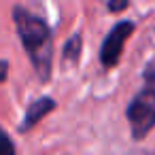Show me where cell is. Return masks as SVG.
I'll return each mask as SVG.
<instances>
[{
	"mask_svg": "<svg viewBox=\"0 0 155 155\" xmlns=\"http://www.w3.org/2000/svg\"><path fill=\"white\" fill-rule=\"evenodd\" d=\"M125 117L136 140H142L155 127V85H147L130 100Z\"/></svg>",
	"mask_w": 155,
	"mask_h": 155,
	"instance_id": "2",
	"label": "cell"
},
{
	"mask_svg": "<svg viewBox=\"0 0 155 155\" xmlns=\"http://www.w3.org/2000/svg\"><path fill=\"white\" fill-rule=\"evenodd\" d=\"M130 155H147V153H130Z\"/></svg>",
	"mask_w": 155,
	"mask_h": 155,
	"instance_id": "9",
	"label": "cell"
},
{
	"mask_svg": "<svg viewBox=\"0 0 155 155\" xmlns=\"http://www.w3.org/2000/svg\"><path fill=\"white\" fill-rule=\"evenodd\" d=\"M130 7V2H127V0H123V2H108L106 5V9L110 11V13H119V11H125Z\"/></svg>",
	"mask_w": 155,
	"mask_h": 155,
	"instance_id": "7",
	"label": "cell"
},
{
	"mask_svg": "<svg viewBox=\"0 0 155 155\" xmlns=\"http://www.w3.org/2000/svg\"><path fill=\"white\" fill-rule=\"evenodd\" d=\"M134 30H136V24L130 19H121L108 30L106 38L102 41V47H100V62L104 68H115L119 64L121 53H123V45L134 34Z\"/></svg>",
	"mask_w": 155,
	"mask_h": 155,
	"instance_id": "3",
	"label": "cell"
},
{
	"mask_svg": "<svg viewBox=\"0 0 155 155\" xmlns=\"http://www.w3.org/2000/svg\"><path fill=\"white\" fill-rule=\"evenodd\" d=\"M81 49H83V36H81V32H74V34L64 43L62 62H64V64H70V66L79 64V60H81Z\"/></svg>",
	"mask_w": 155,
	"mask_h": 155,
	"instance_id": "5",
	"label": "cell"
},
{
	"mask_svg": "<svg viewBox=\"0 0 155 155\" xmlns=\"http://www.w3.org/2000/svg\"><path fill=\"white\" fill-rule=\"evenodd\" d=\"M55 106H58V102H55L53 98H49V96H43V98L30 102V106L26 108L24 121L19 123V132H28V130H32L43 117H47L49 113H53Z\"/></svg>",
	"mask_w": 155,
	"mask_h": 155,
	"instance_id": "4",
	"label": "cell"
},
{
	"mask_svg": "<svg viewBox=\"0 0 155 155\" xmlns=\"http://www.w3.org/2000/svg\"><path fill=\"white\" fill-rule=\"evenodd\" d=\"M7 79H9V62L0 60V83H5Z\"/></svg>",
	"mask_w": 155,
	"mask_h": 155,
	"instance_id": "8",
	"label": "cell"
},
{
	"mask_svg": "<svg viewBox=\"0 0 155 155\" xmlns=\"http://www.w3.org/2000/svg\"><path fill=\"white\" fill-rule=\"evenodd\" d=\"M13 19L17 26L19 41L34 66L36 77L43 83H47L51 79V64H53V34L49 24L43 17L30 13L21 5L13 7Z\"/></svg>",
	"mask_w": 155,
	"mask_h": 155,
	"instance_id": "1",
	"label": "cell"
},
{
	"mask_svg": "<svg viewBox=\"0 0 155 155\" xmlns=\"http://www.w3.org/2000/svg\"><path fill=\"white\" fill-rule=\"evenodd\" d=\"M0 155H17L15 153V142L5 132V127H0Z\"/></svg>",
	"mask_w": 155,
	"mask_h": 155,
	"instance_id": "6",
	"label": "cell"
}]
</instances>
